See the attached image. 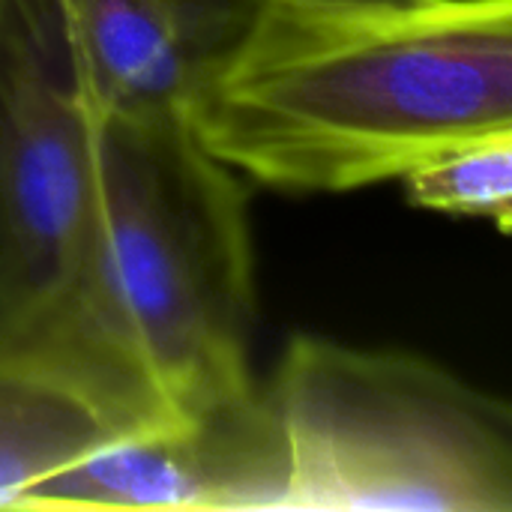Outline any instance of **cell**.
Returning a JSON list of instances; mask_svg holds the SVG:
<instances>
[{"mask_svg": "<svg viewBox=\"0 0 512 512\" xmlns=\"http://www.w3.org/2000/svg\"><path fill=\"white\" fill-rule=\"evenodd\" d=\"M183 117L252 189L399 180L512 129V0H261Z\"/></svg>", "mask_w": 512, "mask_h": 512, "instance_id": "6da1fadb", "label": "cell"}, {"mask_svg": "<svg viewBox=\"0 0 512 512\" xmlns=\"http://www.w3.org/2000/svg\"><path fill=\"white\" fill-rule=\"evenodd\" d=\"M93 165L87 324L126 405L168 423L255 393L252 186L183 114L96 111Z\"/></svg>", "mask_w": 512, "mask_h": 512, "instance_id": "7a4b0ae2", "label": "cell"}, {"mask_svg": "<svg viewBox=\"0 0 512 512\" xmlns=\"http://www.w3.org/2000/svg\"><path fill=\"white\" fill-rule=\"evenodd\" d=\"M264 396L282 512H512L510 402L429 357L297 333Z\"/></svg>", "mask_w": 512, "mask_h": 512, "instance_id": "3957f363", "label": "cell"}, {"mask_svg": "<svg viewBox=\"0 0 512 512\" xmlns=\"http://www.w3.org/2000/svg\"><path fill=\"white\" fill-rule=\"evenodd\" d=\"M93 117L48 0H0V357L54 366L126 432L87 324Z\"/></svg>", "mask_w": 512, "mask_h": 512, "instance_id": "277c9868", "label": "cell"}, {"mask_svg": "<svg viewBox=\"0 0 512 512\" xmlns=\"http://www.w3.org/2000/svg\"><path fill=\"white\" fill-rule=\"evenodd\" d=\"M285 489V435L258 387L237 402L96 447L42 480L21 510L282 512Z\"/></svg>", "mask_w": 512, "mask_h": 512, "instance_id": "5b68a950", "label": "cell"}, {"mask_svg": "<svg viewBox=\"0 0 512 512\" xmlns=\"http://www.w3.org/2000/svg\"><path fill=\"white\" fill-rule=\"evenodd\" d=\"M96 111L183 114L261 0H48Z\"/></svg>", "mask_w": 512, "mask_h": 512, "instance_id": "8992f818", "label": "cell"}, {"mask_svg": "<svg viewBox=\"0 0 512 512\" xmlns=\"http://www.w3.org/2000/svg\"><path fill=\"white\" fill-rule=\"evenodd\" d=\"M126 435L69 375L24 357H0V510L96 447Z\"/></svg>", "mask_w": 512, "mask_h": 512, "instance_id": "52a82bcc", "label": "cell"}, {"mask_svg": "<svg viewBox=\"0 0 512 512\" xmlns=\"http://www.w3.org/2000/svg\"><path fill=\"white\" fill-rule=\"evenodd\" d=\"M399 183L417 210L480 219L510 234L512 129L453 141L414 162Z\"/></svg>", "mask_w": 512, "mask_h": 512, "instance_id": "ba28073f", "label": "cell"}]
</instances>
